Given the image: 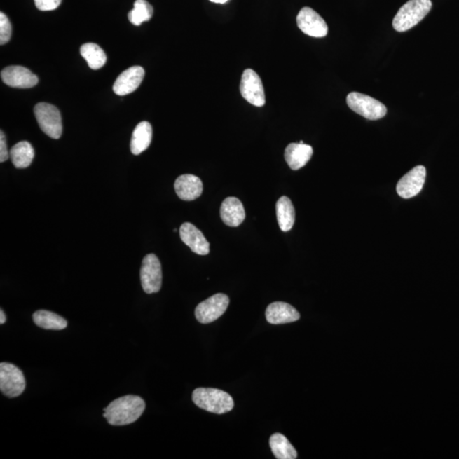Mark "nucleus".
<instances>
[{
	"label": "nucleus",
	"instance_id": "nucleus-4",
	"mask_svg": "<svg viewBox=\"0 0 459 459\" xmlns=\"http://www.w3.org/2000/svg\"><path fill=\"white\" fill-rule=\"evenodd\" d=\"M346 102L351 110L369 121H378L387 114L384 104L359 92H350L347 95Z\"/></svg>",
	"mask_w": 459,
	"mask_h": 459
},
{
	"label": "nucleus",
	"instance_id": "nucleus-14",
	"mask_svg": "<svg viewBox=\"0 0 459 459\" xmlns=\"http://www.w3.org/2000/svg\"><path fill=\"white\" fill-rule=\"evenodd\" d=\"M179 235L182 242L195 254L199 255L210 254V242L207 241L202 231L191 223H184L179 228Z\"/></svg>",
	"mask_w": 459,
	"mask_h": 459
},
{
	"label": "nucleus",
	"instance_id": "nucleus-11",
	"mask_svg": "<svg viewBox=\"0 0 459 459\" xmlns=\"http://www.w3.org/2000/svg\"><path fill=\"white\" fill-rule=\"evenodd\" d=\"M426 178V170L424 166H417L406 174L397 186V191L402 198H411L420 193Z\"/></svg>",
	"mask_w": 459,
	"mask_h": 459
},
{
	"label": "nucleus",
	"instance_id": "nucleus-19",
	"mask_svg": "<svg viewBox=\"0 0 459 459\" xmlns=\"http://www.w3.org/2000/svg\"><path fill=\"white\" fill-rule=\"evenodd\" d=\"M153 139V128L146 121L139 123L133 131L130 150L134 155H139L149 149Z\"/></svg>",
	"mask_w": 459,
	"mask_h": 459
},
{
	"label": "nucleus",
	"instance_id": "nucleus-8",
	"mask_svg": "<svg viewBox=\"0 0 459 459\" xmlns=\"http://www.w3.org/2000/svg\"><path fill=\"white\" fill-rule=\"evenodd\" d=\"M162 267L159 259L153 254L143 259L141 268V281L146 294L158 293L162 287Z\"/></svg>",
	"mask_w": 459,
	"mask_h": 459
},
{
	"label": "nucleus",
	"instance_id": "nucleus-1",
	"mask_svg": "<svg viewBox=\"0 0 459 459\" xmlns=\"http://www.w3.org/2000/svg\"><path fill=\"white\" fill-rule=\"evenodd\" d=\"M146 404L143 399L130 395L116 399L104 411V418L110 425L123 426L132 424L142 416Z\"/></svg>",
	"mask_w": 459,
	"mask_h": 459
},
{
	"label": "nucleus",
	"instance_id": "nucleus-25",
	"mask_svg": "<svg viewBox=\"0 0 459 459\" xmlns=\"http://www.w3.org/2000/svg\"><path fill=\"white\" fill-rule=\"evenodd\" d=\"M153 15V8L146 0H137L133 10L128 15V18L135 26H139L144 22H149Z\"/></svg>",
	"mask_w": 459,
	"mask_h": 459
},
{
	"label": "nucleus",
	"instance_id": "nucleus-26",
	"mask_svg": "<svg viewBox=\"0 0 459 459\" xmlns=\"http://www.w3.org/2000/svg\"><path fill=\"white\" fill-rule=\"evenodd\" d=\"M11 24L3 12L0 13V45H6L11 38Z\"/></svg>",
	"mask_w": 459,
	"mask_h": 459
},
{
	"label": "nucleus",
	"instance_id": "nucleus-15",
	"mask_svg": "<svg viewBox=\"0 0 459 459\" xmlns=\"http://www.w3.org/2000/svg\"><path fill=\"white\" fill-rule=\"evenodd\" d=\"M266 317L270 324L278 325L296 322L301 315L294 306L285 302H274L267 307Z\"/></svg>",
	"mask_w": 459,
	"mask_h": 459
},
{
	"label": "nucleus",
	"instance_id": "nucleus-16",
	"mask_svg": "<svg viewBox=\"0 0 459 459\" xmlns=\"http://www.w3.org/2000/svg\"><path fill=\"white\" fill-rule=\"evenodd\" d=\"M178 197L184 201H193L203 193V186L200 179L193 174H183L174 182Z\"/></svg>",
	"mask_w": 459,
	"mask_h": 459
},
{
	"label": "nucleus",
	"instance_id": "nucleus-23",
	"mask_svg": "<svg viewBox=\"0 0 459 459\" xmlns=\"http://www.w3.org/2000/svg\"><path fill=\"white\" fill-rule=\"evenodd\" d=\"M270 446L275 458L295 459L298 454L296 450L282 434H274L270 438Z\"/></svg>",
	"mask_w": 459,
	"mask_h": 459
},
{
	"label": "nucleus",
	"instance_id": "nucleus-6",
	"mask_svg": "<svg viewBox=\"0 0 459 459\" xmlns=\"http://www.w3.org/2000/svg\"><path fill=\"white\" fill-rule=\"evenodd\" d=\"M26 388L22 371L11 363L0 364V390L5 396L14 398L23 393Z\"/></svg>",
	"mask_w": 459,
	"mask_h": 459
},
{
	"label": "nucleus",
	"instance_id": "nucleus-24",
	"mask_svg": "<svg viewBox=\"0 0 459 459\" xmlns=\"http://www.w3.org/2000/svg\"><path fill=\"white\" fill-rule=\"evenodd\" d=\"M81 54L91 69L98 70L105 65L107 55L97 43H87L81 48Z\"/></svg>",
	"mask_w": 459,
	"mask_h": 459
},
{
	"label": "nucleus",
	"instance_id": "nucleus-3",
	"mask_svg": "<svg viewBox=\"0 0 459 459\" xmlns=\"http://www.w3.org/2000/svg\"><path fill=\"white\" fill-rule=\"evenodd\" d=\"M432 7L431 0H409L400 8L393 19L394 29L409 31L424 19Z\"/></svg>",
	"mask_w": 459,
	"mask_h": 459
},
{
	"label": "nucleus",
	"instance_id": "nucleus-30",
	"mask_svg": "<svg viewBox=\"0 0 459 459\" xmlns=\"http://www.w3.org/2000/svg\"><path fill=\"white\" fill-rule=\"evenodd\" d=\"M210 1L215 4H225L227 1H229V0H210Z\"/></svg>",
	"mask_w": 459,
	"mask_h": 459
},
{
	"label": "nucleus",
	"instance_id": "nucleus-10",
	"mask_svg": "<svg viewBox=\"0 0 459 459\" xmlns=\"http://www.w3.org/2000/svg\"><path fill=\"white\" fill-rule=\"evenodd\" d=\"M296 20L299 29L310 37L323 38L329 32V27L324 20L310 7L302 8L299 12Z\"/></svg>",
	"mask_w": 459,
	"mask_h": 459
},
{
	"label": "nucleus",
	"instance_id": "nucleus-20",
	"mask_svg": "<svg viewBox=\"0 0 459 459\" xmlns=\"http://www.w3.org/2000/svg\"><path fill=\"white\" fill-rule=\"evenodd\" d=\"M279 227L282 231H289L293 228L295 221V210L292 202L289 198L282 196L275 205Z\"/></svg>",
	"mask_w": 459,
	"mask_h": 459
},
{
	"label": "nucleus",
	"instance_id": "nucleus-27",
	"mask_svg": "<svg viewBox=\"0 0 459 459\" xmlns=\"http://www.w3.org/2000/svg\"><path fill=\"white\" fill-rule=\"evenodd\" d=\"M34 3L39 11H49L57 9L61 5L62 0H34Z\"/></svg>",
	"mask_w": 459,
	"mask_h": 459
},
{
	"label": "nucleus",
	"instance_id": "nucleus-5",
	"mask_svg": "<svg viewBox=\"0 0 459 459\" xmlns=\"http://www.w3.org/2000/svg\"><path fill=\"white\" fill-rule=\"evenodd\" d=\"M34 114L43 132L52 139L62 137V121L59 110L49 103H39L34 107Z\"/></svg>",
	"mask_w": 459,
	"mask_h": 459
},
{
	"label": "nucleus",
	"instance_id": "nucleus-21",
	"mask_svg": "<svg viewBox=\"0 0 459 459\" xmlns=\"http://www.w3.org/2000/svg\"><path fill=\"white\" fill-rule=\"evenodd\" d=\"M34 154V147L29 142H21L12 147L10 151V158L15 167L26 169L33 162Z\"/></svg>",
	"mask_w": 459,
	"mask_h": 459
},
{
	"label": "nucleus",
	"instance_id": "nucleus-12",
	"mask_svg": "<svg viewBox=\"0 0 459 459\" xmlns=\"http://www.w3.org/2000/svg\"><path fill=\"white\" fill-rule=\"evenodd\" d=\"M2 81L6 85L18 89H29L39 83L33 71L21 66H11L1 71Z\"/></svg>",
	"mask_w": 459,
	"mask_h": 459
},
{
	"label": "nucleus",
	"instance_id": "nucleus-13",
	"mask_svg": "<svg viewBox=\"0 0 459 459\" xmlns=\"http://www.w3.org/2000/svg\"><path fill=\"white\" fill-rule=\"evenodd\" d=\"M145 77V70L139 66L130 67L118 76L114 85V91L118 95H126L137 90Z\"/></svg>",
	"mask_w": 459,
	"mask_h": 459
},
{
	"label": "nucleus",
	"instance_id": "nucleus-7",
	"mask_svg": "<svg viewBox=\"0 0 459 459\" xmlns=\"http://www.w3.org/2000/svg\"><path fill=\"white\" fill-rule=\"evenodd\" d=\"M230 299L226 294H217L205 299L197 306L195 316L203 324L213 322L226 313Z\"/></svg>",
	"mask_w": 459,
	"mask_h": 459
},
{
	"label": "nucleus",
	"instance_id": "nucleus-28",
	"mask_svg": "<svg viewBox=\"0 0 459 459\" xmlns=\"http://www.w3.org/2000/svg\"><path fill=\"white\" fill-rule=\"evenodd\" d=\"M9 158L10 153L7 149L6 135L1 131V134H0V162H6Z\"/></svg>",
	"mask_w": 459,
	"mask_h": 459
},
{
	"label": "nucleus",
	"instance_id": "nucleus-18",
	"mask_svg": "<svg viewBox=\"0 0 459 459\" xmlns=\"http://www.w3.org/2000/svg\"><path fill=\"white\" fill-rule=\"evenodd\" d=\"M245 210L238 198L230 197L223 201L221 207V217L226 226L237 227L245 219Z\"/></svg>",
	"mask_w": 459,
	"mask_h": 459
},
{
	"label": "nucleus",
	"instance_id": "nucleus-9",
	"mask_svg": "<svg viewBox=\"0 0 459 459\" xmlns=\"http://www.w3.org/2000/svg\"><path fill=\"white\" fill-rule=\"evenodd\" d=\"M240 92L242 97L247 102L259 107L266 104V95L264 86L261 78L252 69H246L243 71L241 83Z\"/></svg>",
	"mask_w": 459,
	"mask_h": 459
},
{
	"label": "nucleus",
	"instance_id": "nucleus-2",
	"mask_svg": "<svg viewBox=\"0 0 459 459\" xmlns=\"http://www.w3.org/2000/svg\"><path fill=\"white\" fill-rule=\"evenodd\" d=\"M193 401L198 408L215 414L229 413L234 406L233 399L228 393L214 388L196 389Z\"/></svg>",
	"mask_w": 459,
	"mask_h": 459
},
{
	"label": "nucleus",
	"instance_id": "nucleus-29",
	"mask_svg": "<svg viewBox=\"0 0 459 459\" xmlns=\"http://www.w3.org/2000/svg\"><path fill=\"white\" fill-rule=\"evenodd\" d=\"M6 322V317L3 310H0V324L3 325Z\"/></svg>",
	"mask_w": 459,
	"mask_h": 459
},
{
	"label": "nucleus",
	"instance_id": "nucleus-17",
	"mask_svg": "<svg viewBox=\"0 0 459 459\" xmlns=\"http://www.w3.org/2000/svg\"><path fill=\"white\" fill-rule=\"evenodd\" d=\"M313 149L304 143H291L285 149V158L287 165L293 170H301L310 160Z\"/></svg>",
	"mask_w": 459,
	"mask_h": 459
},
{
	"label": "nucleus",
	"instance_id": "nucleus-22",
	"mask_svg": "<svg viewBox=\"0 0 459 459\" xmlns=\"http://www.w3.org/2000/svg\"><path fill=\"white\" fill-rule=\"evenodd\" d=\"M33 319L36 325L48 330H62L67 326L66 319L49 310L36 311Z\"/></svg>",
	"mask_w": 459,
	"mask_h": 459
}]
</instances>
